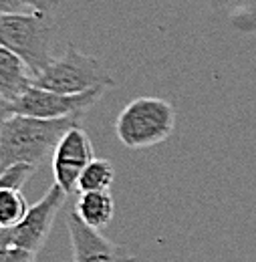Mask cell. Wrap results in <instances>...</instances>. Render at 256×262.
Returning a JSON list of instances; mask_svg holds the SVG:
<instances>
[{
    "label": "cell",
    "mask_w": 256,
    "mask_h": 262,
    "mask_svg": "<svg viewBox=\"0 0 256 262\" xmlns=\"http://www.w3.org/2000/svg\"><path fill=\"white\" fill-rule=\"evenodd\" d=\"M115 180V169L109 160L93 158L91 164L87 165L77 182V192H105L111 188Z\"/></svg>",
    "instance_id": "obj_11"
},
{
    "label": "cell",
    "mask_w": 256,
    "mask_h": 262,
    "mask_svg": "<svg viewBox=\"0 0 256 262\" xmlns=\"http://www.w3.org/2000/svg\"><path fill=\"white\" fill-rule=\"evenodd\" d=\"M75 214L89 228L101 232L113 220V214H115L113 196L109 194V190H105V192H83L77 200Z\"/></svg>",
    "instance_id": "obj_10"
},
{
    "label": "cell",
    "mask_w": 256,
    "mask_h": 262,
    "mask_svg": "<svg viewBox=\"0 0 256 262\" xmlns=\"http://www.w3.org/2000/svg\"><path fill=\"white\" fill-rule=\"evenodd\" d=\"M32 8L16 2V0H0V18L6 14H14V12H29Z\"/></svg>",
    "instance_id": "obj_14"
},
{
    "label": "cell",
    "mask_w": 256,
    "mask_h": 262,
    "mask_svg": "<svg viewBox=\"0 0 256 262\" xmlns=\"http://www.w3.org/2000/svg\"><path fill=\"white\" fill-rule=\"evenodd\" d=\"M32 85L61 95H77L97 87H113L115 81L105 73L101 61L69 45L63 57L53 59L51 65L32 79Z\"/></svg>",
    "instance_id": "obj_4"
},
{
    "label": "cell",
    "mask_w": 256,
    "mask_h": 262,
    "mask_svg": "<svg viewBox=\"0 0 256 262\" xmlns=\"http://www.w3.org/2000/svg\"><path fill=\"white\" fill-rule=\"evenodd\" d=\"M8 115V111H6V107H4V103L0 101V123H2V119Z\"/></svg>",
    "instance_id": "obj_16"
},
{
    "label": "cell",
    "mask_w": 256,
    "mask_h": 262,
    "mask_svg": "<svg viewBox=\"0 0 256 262\" xmlns=\"http://www.w3.org/2000/svg\"><path fill=\"white\" fill-rule=\"evenodd\" d=\"M32 85V75L25 61L0 45V101H16Z\"/></svg>",
    "instance_id": "obj_9"
},
{
    "label": "cell",
    "mask_w": 256,
    "mask_h": 262,
    "mask_svg": "<svg viewBox=\"0 0 256 262\" xmlns=\"http://www.w3.org/2000/svg\"><path fill=\"white\" fill-rule=\"evenodd\" d=\"M65 200H67V194L57 184H53L36 204L29 206L27 216L14 228H8L12 244L36 254L42 248V244L47 242V236L53 228L55 216L63 208Z\"/></svg>",
    "instance_id": "obj_6"
},
{
    "label": "cell",
    "mask_w": 256,
    "mask_h": 262,
    "mask_svg": "<svg viewBox=\"0 0 256 262\" xmlns=\"http://www.w3.org/2000/svg\"><path fill=\"white\" fill-rule=\"evenodd\" d=\"M176 125L172 103L160 97L133 99L117 115L115 133L129 149H145L165 141Z\"/></svg>",
    "instance_id": "obj_3"
},
{
    "label": "cell",
    "mask_w": 256,
    "mask_h": 262,
    "mask_svg": "<svg viewBox=\"0 0 256 262\" xmlns=\"http://www.w3.org/2000/svg\"><path fill=\"white\" fill-rule=\"evenodd\" d=\"M79 117L38 119L10 113L0 123V171L14 164H40Z\"/></svg>",
    "instance_id": "obj_1"
},
{
    "label": "cell",
    "mask_w": 256,
    "mask_h": 262,
    "mask_svg": "<svg viewBox=\"0 0 256 262\" xmlns=\"http://www.w3.org/2000/svg\"><path fill=\"white\" fill-rule=\"evenodd\" d=\"M93 145L85 129L77 123L59 139L53 151V176L55 184L65 194H73L77 190V182L83 169L93 160Z\"/></svg>",
    "instance_id": "obj_7"
},
{
    "label": "cell",
    "mask_w": 256,
    "mask_h": 262,
    "mask_svg": "<svg viewBox=\"0 0 256 262\" xmlns=\"http://www.w3.org/2000/svg\"><path fill=\"white\" fill-rule=\"evenodd\" d=\"M53 20L49 12H14L0 18V45L18 55L29 67L32 79L51 65Z\"/></svg>",
    "instance_id": "obj_2"
},
{
    "label": "cell",
    "mask_w": 256,
    "mask_h": 262,
    "mask_svg": "<svg viewBox=\"0 0 256 262\" xmlns=\"http://www.w3.org/2000/svg\"><path fill=\"white\" fill-rule=\"evenodd\" d=\"M67 228L73 248V262H133L127 250L107 240L99 230L89 228L75 210L67 218Z\"/></svg>",
    "instance_id": "obj_8"
},
{
    "label": "cell",
    "mask_w": 256,
    "mask_h": 262,
    "mask_svg": "<svg viewBox=\"0 0 256 262\" xmlns=\"http://www.w3.org/2000/svg\"><path fill=\"white\" fill-rule=\"evenodd\" d=\"M107 87H97L85 93L77 95H61L55 91L40 89L36 85H31L20 97L8 105L6 111L16 115H29L38 119H65V117H81L83 111L93 107Z\"/></svg>",
    "instance_id": "obj_5"
},
{
    "label": "cell",
    "mask_w": 256,
    "mask_h": 262,
    "mask_svg": "<svg viewBox=\"0 0 256 262\" xmlns=\"http://www.w3.org/2000/svg\"><path fill=\"white\" fill-rule=\"evenodd\" d=\"M34 165L29 164H14L8 165L6 169L0 171V188H12V190H23L27 180L34 173Z\"/></svg>",
    "instance_id": "obj_13"
},
{
    "label": "cell",
    "mask_w": 256,
    "mask_h": 262,
    "mask_svg": "<svg viewBox=\"0 0 256 262\" xmlns=\"http://www.w3.org/2000/svg\"><path fill=\"white\" fill-rule=\"evenodd\" d=\"M29 212V204L20 190L0 188V228H14Z\"/></svg>",
    "instance_id": "obj_12"
},
{
    "label": "cell",
    "mask_w": 256,
    "mask_h": 262,
    "mask_svg": "<svg viewBox=\"0 0 256 262\" xmlns=\"http://www.w3.org/2000/svg\"><path fill=\"white\" fill-rule=\"evenodd\" d=\"M16 2L29 6L32 10H38V12H51L57 6V0H16Z\"/></svg>",
    "instance_id": "obj_15"
}]
</instances>
